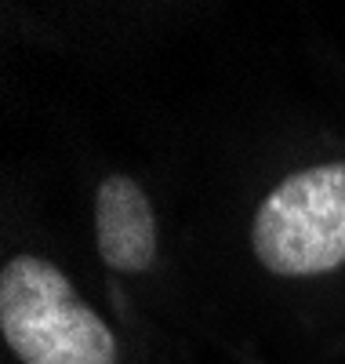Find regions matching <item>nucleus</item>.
Returning a JSON list of instances; mask_svg holds the SVG:
<instances>
[{"label": "nucleus", "mask_w": 345, "mask_h": 364, "mask_svg": "<svg viewBox=\"0 0 345 364\" xmlns=\"http://www.w3.org/2000/svg\"><path fill=\"white\" fill-rule=\"evenodd\" d=\"M0 336L22 364H116L113 328L55 262L15 255L0 269Z\"/></svg>", "instance_id": "obj_1"}, {"label": "nucleus", "mask_w": 345, "mask_h": 364, "mask_svg": "<svg viewBox=\"0 0 345 364\" xmlns=\"http://www.w3.org/2000/svg\"><path fill=\"white\" fill-rule=\"evenodd\" d=\"M251 252L276 277H320L345 266V161L284 175L251 219Z\"/></svg>", "instance_id": "obj_2"}, {"label": "nucleus", "mask_w": 345, "mask_h": 364, "mask_svg": "<svg viewBox=\"0 0 345 364\" xmlns=\"http://www.w3.org/2000/svg\"><path fill=\"white\" fill-rule=\"evenodd\" d=\"M95 245L109 269L146 273L156 259V215L131 175H106L95 193Z\"/></svg>", "instance_id": "obj_3"}]
</instances>
